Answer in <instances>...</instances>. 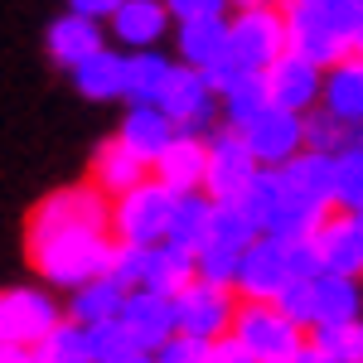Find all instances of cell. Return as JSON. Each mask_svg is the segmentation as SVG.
<instances>
[{"label":"cell","instance_id":"41","mask_svg":"<svg viewBox=\"0 0 363 363\" xmlns=\"http://www.w3.org/2000/svg\"><path fill=\"white\" fill-rule=\"evenodd\" d=\"M116 363H155V359H150V354H140V349H136V354H126V359H116Z\"/></svg>","mask_w":363,"mask_h":363},{"label":"cell","instance_id":"23","mask_svg":"<svg viewBox=\"0 0 363 363\" xmlns=\"http://www.w3.org/2000/svg\"><path fill=\"white\" fill-rule=\"evenodd\" d=\"M140 179H150V165H145L140 155H131L116 136H107L97 145V155H92V179H87L92 189H102L107 199H121L126 189H136Z\"/></svg>","mask_w":363,"mask_h":363},{"label":"cell","instance_id":"15","mask_svg":"<svg viewBox=\"0 0 363 363\" xmlns=\"http://www.w3.org/2000/svg\"><path fill=\"white\" fill-rule=\"evenodd\" d=\"M169 10L165 0H121L112 10V20H107V29H112L116 44H126V54H136V49H160V39L169 34Z\"/></svg>","mask_w":363,"mask_h":363},{"label":"cell","instance_id":"43","mask_svg":"<svg viewBox=\"0 0 363 363\" xmlns=\"http://www.w3.org/2000/svg\"><path fill=\"white\" fill-rule=\"evenodd\" d=\"M359 140H363V136H359Z\"/></svg>","mask_w":363,"mask_h":363},{"label":"cell","instance_id":"25","mask_svg":"<svg viewBox=\"0 0 363 363\" xmlns=\"http://www.w3.org/2000/svg\"><path fill=\"white\" fill-rule=\"evenodd\" d=\"M169 73H174V58L165 49H136L126 54V107H155L160 92H165Z\"/></svg>","mask_w":363,"mask_h":363},{"label":"cell","instance_id":"1","mask_svg":"<svg viewBox=\"0 0 363 363\" xmlns=\"http://www.w3.org/2000/svg\"><path fill=\"white\" fill-rule=\"evenodd\" d=\"M25 257L34 277L54 291H73L92 277H107L116 257L112 199L92 184H68L49 194L25 228Z\"/></svg>","mask_w":363,"mask_h":363},{"label":"cell","instance_id":"38","mask_svg":"<svg viewBox=\"0 0 363 363\" xmlns=\"http://www.w3.org/2000/svg\"><path fill=\"white\" fill-rule=\"evenodd\" d=\"M286 363H335V359H330L320 344H310V339H306V344H301V349H296V354H291Z\"/></svg>","mask_w":363,"mask_h":363},{"label":"cell","instance_id":"11","mask_svg":"<svg viewBox=\"0 0 363 363\" xmlns=\"http://www.w3.org/2000/svg\"><path fill=\"white\" fill-rule=\"evenodd\" d=\"M267 78V97H272V107L281 112H296V116H310L320 107V92H325V68H315L310 58H301L296 49H286V54L262 73Z\"/></svg>","mask_w":363,"mask_h":363},{"label":"cell","instance_id":"4","mask_svg":"<svg viewBox=\"0 0 363 363\" xmlns=\"http://www.w3.org/2000/svg\"><path fill=\"white\" fill-rule=\"evenodd\" d=\"M112 277L121 281L126 291H160V296H179V291L194 281V257H189V252L165 247V242H155V247H126V242H116Z\"/></svg>","mask_w":363,"mask_h":363},{"label":"cell","instance_id":"34","mask_svg":"<svg viewBox=\"0 0 363 363\" xmlns=\"http://www.w3.org/2000/svg\"><path fill=\"white\" fill-rule=\"evenodd\" d=\"M208 339H194V335H169L150 359L155 363H208Z\"/></svg>","mask_w":363,"mask_h":363},{"label":"cell","instance_id":"42","mask_svg":"<svg viewBox=\"0 0 363 363\" xmlns=\"http://www.w3.org/2000/svg\"><path fill=\"white\" fill-rule=\"evenodd\" d=\"M354 218H359V228H363V213H354Z\"/></svg>","mask_w":363,"mask_h":363},{"label":"cell","instance_id":"22","mask_svg":"<svg viewBox=\"0 0 363 363\" xmlns=\"http://www.w3.org/2000/svg\"><path fill=\"white\" fill-rule=\"evenodd\" d=\"M174 136H179V131L169 126V116L160 112V107H126V112H121V126H116V140H121L131 155H140L145 165H155L169 150Z\"/></svg>","mask_w":363,"mask_h":363},{"label":"cell","instance_id":"40","mask_svg":"<svg viewBox=\"0 0 363 363\" xmlns=\"http://www.w3.org/2000/svg\"><path fill=\"white\" fill-rule=\"evenodd\" d=\"M0 363H34V349H5L0 344Z\"/></svg>","mask_w":363,"mask_h":363},{"label":"cell","instance_id":"9","mask_svg":"<svg viewBox=\"0 0 363 363\" xmlns=\"http://www.w3.org/2000/svg\"><path fill=\"white\" fill-rule=\"evenodd\" d=\"M233 315H238V296L228 286H208V281H189L179 296H174V320H179V335H194L218 344L233 330Z\"/></svg>","mask_w":363,"mask_h":363},{"label":"cell","instance_id":"17","mask_svg":"<svg viewBox=\"0 0 363 363\" xmlns=\"http://www.w3.org/2000/svg\"><path fill=\"white\" fill-rule=\"evenodd\" d=\"M228 58V20H184L174 25V63L194 68V73H213Z\"/></svg>","mask_w":363,"mask_h":363},{"label":"cell","instance_id":"35","mask_svg":"<svg viewBox=\"0 0 363 363\" xmlns=\"http://www.w3.org/2000/svg\"><path fill=\"white\" fill-rule=\"evenodd\" d=\"M165 10L174 25H184V20H228L233 15L228 0H165Z\"/></svg>","mask_w":363,"mask_h":363},{"label":"cell","instance_id":"33","mask_svg":"<svg viewBox=\"0 0 363 363\" xmlns=\"http://www.w3.org/2000/svg\"><path fill=\"white\" fill-rule=\"evenodd\" d=\"M87 349H92V363H116V359H126V354H136V344H131V335H126L121 320L92 325V330H87ZM140 354H145V349H140Z\"/></svg>","mask_w":363,"mask_h":363},{"label":"cell","instance_id":"21","mask_svg":"<svg viewBox=\"0 0 363 363\" xmlns=\"http://www.w3.org/2000/svg\"><path fill=\"white\" fill-rule=\"evenodd\" d=\"M68 73H73L78 97H87V102H121L126 97V54L112 44H102L92 58H83Z\"/></svg>","mask_w":363,"mask_h":363},{"label":"cell","instance_id":"27","mask_svg":"<svg viewBox=\"0 0 363 363\" xmlns=\"http://www.w3.org/2000/svg\"><path fill=\"white\" fill-rule=\"evenodd\" d=\"M208 218H213V199L203 189L199 194H179L174 199V213H169V228H165V247L194 257L199 242L208 238Z\"/></svg>","mask_w":363,"mask_h":363},{"label":"cell","instance_id":"30","mask_svg":"<svg viewBox=\"0 0 363 363\" xmlns=\"http://www.w3.org/2000/svg\"><path fill=\"white\" fill-rule=\"evenodd\" d=\"M335 208L363 213V140L335 155Z\"/></svg>","mask_w":363,"mask_h":363},{"label":"cell","instance_id":"5","mask_svg":"<svg viewBox=\"0 0 363 363\" xmlns=\"http://www.w3.org/2000/svg\"><path fill=\"white\" fill-rule=\"evenodd\" d=\"M228 339H238L257 363H286L306 344V330L291 325L272 301H238V315H233Z\"/></svg>","mask_w":363,"mask_h":363},{"label":"cell","instance_id":"10","mask_svg":"<svg viewBox=\"0 0 363 363\" xmlns=\"http://www.w3.org/2000/svg\"><path fill=\"white\" fill-rule=\"evenodd\" d=\"M238 136L247 140L252 160H257L262 169H281L286 160H296V155L306 150V116L281 112V107H267L262 116H252Z\"/></svg>","mask_w":363,"mask_h":363},{"label":"cell","instance_id":"31","mask_svg":"<svg viewBox=\"0 0 363 363\" xmlns=\"http://www.w3.org/2000/svg\"><path fill=\"white\" fill-rule=\"evenodd\" d=\"M359 136L363 131H349V126L335 121L325 107H315V112L306 116V150H315V155H339V150H349Z\"/></svg>","mask_w":363,"mask_h":363},{"label":"cell","instance_id":"37","mask_svg":"<svg viewBox=\"0 0 363 363\" xmlns=\"http://www.w3.org/2000/svg\"><path fill=\"white\" fill-rule=\"evenodd\" d=\"M208 363H257V359H252L238 339H218V344L208 349Z\"/></svg>","mask_w":363,"mask_h":363},{"label":"cell","instance_id":"6","mask_svg":"<svg viewBox=\"0 0 363 363\" xmlns=\"http://www.w3.org/2000/svg\"><path fill=\"white\" fill-rule=\"evenodd\" d=\"M155 107L169 116V126H174L179 136H213V131L223 126V121H218V92L208 87L203 73L184 68V63H174V73H169V83H165V92H160Z\"/></svg>","mask_w":363,"mask_h":363},{"label":"cell","instance_id":"32","mask_svg":"<svg viewBox=\"0 0 363 363\" xmlns=\"http://www.w3.org/2000/svg\"><path fill=\"white\" fill-rule=\"evenodd\" d=\"M310 344H320L335 363H363V320L330 325V330H310Z\"/></svg>","mask_w":363,"mask_h":363},{"label":"cell","instance_id":"8","mask_svg":"<svg viewBox=\"0 0 363 363\" xmlns=\"http://www.w3.org/2000/svg\"><path fill=\"white\" fill-rule=\"evenodd\" d=\"M63 320L49 291L39 286H10L0 291V344L5 349H34L39 339Z\"/></svg>","mask_w":363,"mask_h":363},{"label":"cell","instance_id":"7","mask_svg":"<svg viewBox=\"0 0 363 363\" xmlns=\"http://www.w3.org/2000/svg\"><path fill=\"white\" fill-rule=\"evenodd\" d=\"M262 174V165L252 160L247 140L238 136L233 126H218L208 136V165H203V194L213 203H233L252 189V179Z\"/></svg>","mask_w":363,"mask_h":363},{"label":"cell","instance_id":"3","mask_svg":"<svg viewBox=\"0 0 363 363\" xmlns=\"http://www.w3.org/2000/svg\"><path fill=\"white\" fill-rule=\"evenodd\" d=\"M174 189H165L155 174L140 179L136 189H126L121 199H112V238L126 247H155L165 242L169 213H174Z\"/></svg>","mask_w":363,"mask_h":363},{"label":"cell","instance_id":"14","mask_svg":"<svg viewBox=\"0 0 363 363\" xmlns=\"http://www.w3.org/2000/svg\"><path fill=\"white\" fill-rule=\"evenodd\" d=\"M310 242L320 252V262H325V272H335V277H363V228L354 213H344L335 208L325 223L310 233Z\"/></svg>","mask_w":363,"mask_h":363},{"label":"cell","instance_id":"36","mask_svg":"<svg viewBox=\"0 0 363 363\" xmlns=\"http://www.w3.org/2000/svg\"><path fill=\"white\" fill-rule=\"evenodd\" d=\"M121 0H63V10L68 15H83V20H97V25H107L112 20V10Z\"/></svg>","mask_w":363,"mask_h":363},{"label":"cell","instance_id":"12","mask_svg":"<svg viewBox=\"0 0 363 363\" xmlns=\"http://www.w3.org/2000/svg\"><path fill=\"white\" fill-rule=\"evenodd\" d=\"M286 281H291V267H286V242H281V238H257V242L238 257V272H233V296H238V301H277Z\"/></svg>","mask_w":363,"mask_h":363},{"label":"cell","instance_id":"28","mask_svg":"<svg viewBox=\"0 0 363 363\" xmlns=\"http://www.w3.org/2000/svg\"><path fill=\"white\" fill-rule=\"evenodd\" d=\"M257 238H262V233H257V223L247 218V208L233 199V203H213L208 238H203L199 247H218V252H233V257H242V252H247Z\"/></svg>","mask_w":363,"mask_h":363},{"label":"cell","instance_id":"39","mask_svg":"<svg viewBox=\"0 0 363 363\" xmlns=\"http://www.w3.org/2000/svg\"><path fill=\"white\" fill-rule=\"evenodd\" d=\"M233 10H281L286 0H228Z\"/></svg>","mask_w":363,"mask_h":363},{"label":"cell","instance_id":"29","mask_svg":"<svg viewBox=\"0 0 363 363\" xmlns=\"http://www.w3.org/2000/svg\"><path fill=\"white\" fill-rule=\"evenodd\" d=\"M34 363H92L87 330H83V325H73V320H58L54 330L34 344Z\"/></svg>","mask_w":363,"mask_h":363},{"label":"cell","instance_id":"24","mask_svg":"<svg viewBox=\"0 0 363 363\" xmlns=\"http://www.w3.org/2000/svg\"><path fill=\"white\" fill-rule=\"evenodd\" d=\"M121 301H126V286L107 272V277H92V281H83V286L68 291V310H63V320H73V325L92 330V325L116 320V315H121Z\"/></svg>","mask_w":363,"mask_h":363},{"label":"cell","instance_id":"26","mask_svg":"<svg viewBox=\"0 0 363 363\" xmlns=\"http://www.w3.org/2000/svg\"><path fill=\"white\" fill-rule=\"evenodd\" d=\"M272 107V97H267V78L262 73H238L233 83L218 87V121L233 126V131H242L252 116H262Z\"/></svg>","mask_w":363,"mask_h":363},{"label":"cell","instance_id":"19","mask_svg":"<svg viewBox=\"0 0 363 363\" xmlns=\"http://www.w3.org/2000/svg\"><path fill=\"white\" fill-rule=\"evenodd\" d=\"M102 44H107V25L83 20V15H68V10L44 29V49H49V58H54L58 68H78V63L92 58Z\"/></svg>","mask_w":363,"mask_h":363},{"label":"cell","instance_id":"2","mask_svg":"<svg viewBox=\"0 0 363 363\" xmlns=\"http://www.w3.org/2000/svg\"><path fill=\"white\" fill-rule=\"evenodd\" d=\"M238 203L247 208V218L257 223L262 238H281V242L310 238L315 228L335 213V203H325V199H315L310 189H301L286 169H262Z\"/></svg>","mask_w":363,"mask_h":363},{"label":"cell","instance_id":"20","mask_svg":"<svg viewBox=\"0 0 363 363\" xmlns=\"http://www.w3.org/2000/svg\"><path fill=\"white\" fill-rule=\"evenodd\" d=\"M203 165H208V136H174L169 150L150 165V174L174 194H199L203 189Z\"/></svg>","mask_w":363,"mask_h":363},{"label":"cell","instance_id":"16","mask_svg":"<svg viewBox=\"0 0 363 363\" xmlns=\"http://www.w3.org/2000/svg\"><path fill=\"white\" fill-rule=\"evenodd\" d=\"M349 320H363V281L320 272L310 281V330H330Z\"/></svg>","mask_w":363,"mask_h":363},{"label":"cell","instance_id":"13","mask_svg":"<svg viewBox=\"0 0 363 363\" xmlns=\"http://www.w3.org/2000/svg\"><path fill=\"white\" fill-rule=\"evenodd\" d=\"M116 320L126 325L131 344L145 349V354H155L169 335H179L174 296H160V291H126V301H121V315H116Z\"/></svg>","mask_w":363,"mask_h":363},{"label":"cell","instance_id":"18","mask_svg":"<svg viewBox=\"0 0 363 363\" xmlns=\"http://www.w3.org/2000/svg\"><path fill=\"white\" fill-rule=\"evenodd\" d=\"M320 107L335 121H344L349 131H363V54H349L339 58L335 68H325Z\"/></svg>","mask_w":363,"mask_h":363}]
</instances>
